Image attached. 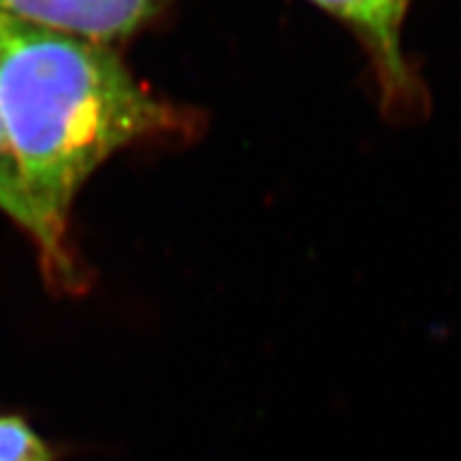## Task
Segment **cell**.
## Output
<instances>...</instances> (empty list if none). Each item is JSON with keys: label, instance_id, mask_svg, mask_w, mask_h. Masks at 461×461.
Wrapping results in <instances>:
<instances>
[{"label": "cell", "instance_id": "5", "mask_svg": "<svg viewBox=\"0 0 461 461\" xmlns=\"http://www.w3.org/2000/svg\"><path fill=\"white\" fill-rule=\"evenodd\" d=\"M0 461H51V453L24 420L0 417Z\"/></svg>", "mask_w": 461, "mask_h": 461}, {"label": "cell", "instance_id": "1", "mask_svg": "<svg viewBox=\"0 0 461 461\" xmlns=\"http://www.w3.org/2000/svg\"><path fill=\"white\" fill-rule=\"evenodd\" d=\"M0 118L41 227L50 272L73 278L67 218L82 184L115 149L186 137L193 120L154 96L101 43L0 14Z\"/></svg>", "mask_w": 461, "mask_h": 461}, {"label": "cell", "instance_id": "2", "mask_svg": "<svg viewBox=\"0 0 461 461\" xmlns=\"http://www.w3.org/2000/svg\"><path fill=\"white\" fill-rule=\"evenodd\" d=\"M346 26L370 60L378 101L393 120L428 112V88L402 45L403 22L412 0H308Z\"/></svg>", "mask_w": 461, "mask_h": 461}, {"label": "cell", "instance_id": "3", "mask_svg": "<svg viewBox=\"0 0 461 461\" xmlns=\"http://www.w3.org/2000/svg\"><path fill=\"white\" fill-rule=\"evenodd\" d=\"M173 0H0V14L92 43L140 31Z\"/></svg>", "mask_w": 461, "mask_h": 461}, {"label": "cell", "instance_id": "4", "mask_svg": "<svg viewBox=\"0 0 461 461\" xmlns=\"http://www.w3.org/2000/svg\"><path fill=\"white\" fill-rule=\"evenodd\" d=\"M0 210L14 218L17 224H22L37 240V244L41 241V227L28 199L20 165L11 152L3 118H0Z\"/></svg>", "mask_w": 461, "mask_h": 461}]
</instances>
